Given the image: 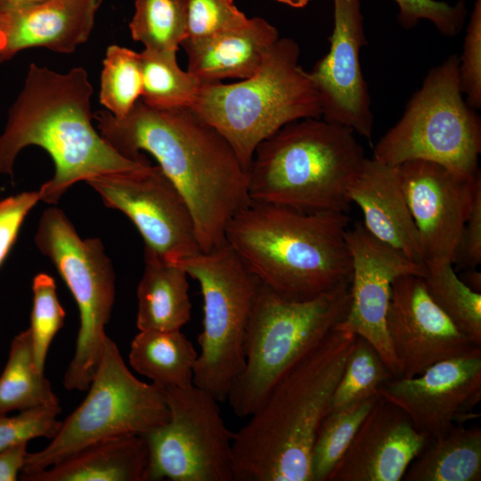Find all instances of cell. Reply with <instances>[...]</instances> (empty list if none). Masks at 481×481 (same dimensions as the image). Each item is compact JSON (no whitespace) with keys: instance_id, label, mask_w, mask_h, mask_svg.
I'll return each instance as SVG.
<instances>
[{"instance_id":"obj_29","label":"cell","mask_w":481,"mask_h":481,"mask_svg":"<svg viewBox=\"0 0 481 481\" xmlns=\"http://www.w3.org/2000/svg\"><path fill=\"white\" fill-rule=\"evenodd\" d=\"M428 295L474 345L481 346V295L456 274L452 263L425 265Z\"/></svg>"},{"instance_id":"obj_11","label":"cell","mask_w":481,"mask_h":481,"mask_svg":"<svg viewBox=\"0 0 481 481\" xmlns=\"http://www.w3.org/2000/svg\"><path fill=\"white\" fill-rule=\"evenodd\" d=\"M70 290L79 311L74 355L64 374L67 390L86 391L98 366L115 301V273L97 238L82 239L62 210L50 207L35 235Z\"/></svg>"},{"instance_id":"obj_40","label":"cell","mask_w":481,"mask_h":481,"mask_svg":"<svg viewBox=\"0 0 481 481\" xmlns=\"http://www.w3.org/2000/svg\"><path fill=\"white\" fill-rule=\"evenodd\" d=\"M459 260L472 269L481 264V181L476 186L453 263Z\"/></svg>"},{"instance_id":"obj_12","label":"cell","mask_w":481,"mask_h":481,"mask_svg":"<svg viewBox=\"0 0 481 481\" xmlns=\"http://www.w3.org/2000/svg\"><path fill=\"white\" fill-rule=\"evenodd\" d=\"M167 421L143 436L147 481H234L233 437L218 401L192 385L162 390Z\"/></svg>"},{"instance_id":"obj_8","label":"cell","mask_w":481,"mask_h":481,"mask_svg":"<svg viewBox=\"0 0 481 481\" xmlns=\"http://www.w3.org/2000/svg\"><path fill=\"white\" fill-rule=\"evenodd\" d=\"M481 153V120L461 88L459 56L432 68L401 118L379 140L373 159L398 166L428 160L474 176Z\"/></svg>"},{"instance_id":"obj_2","label":"cell","mask_w":481,"mask_h":481,"mask_svg":"<svg viewBox=\"0 0 481 481\" xmlns=\"http://www.w3.org/2000/svg\"><path fill=\"white\" fill-rule=\"evenodd\" d=\"M93 91L83 68L59 73L30 63L0 135V174L12 177L15 160L24 148H43L55 170L38 190L40 200L55 205L77 182L150 164L148 159L122 156L94 128Z\"/></svg>"},{"instance_id":"obj_22","label":"cell","mask_w":481,"mask_h":481,"mask_svg":"<svg viewBox=\"0 0 481 481\" xmlns=\"http://www.w3.org/2000/svg\"><path fill=\"white\" fill-rule=\"evenodd\" d=\"M279 38L275 27L254 17L205 39H185L181 45L188 57L187 71L202 85L253 76Z\"/></svg>"},{"instance_id":"obj_4","label":"cell","mask_w":481,"mask_h":481,"mask_svg":"<svg viewBox=\"0 0 481 481\" xmlns=\"http://www.w3.org/2000/svg\"><path fill=\"white\" fill-rule=\"evenodd\" d=\"M346 212L309 213L251 201L225 229V241L260 283L289 300L314 298L351 281Z\"/></svg>"},{"instance_id":"obj_23","label":"cell","mask_w":481,"mask_h":481,"mask_svg":"<svg viewBox=\"0 0 481 481\" xmlns=\"http://www.w3.org/2000/svg\"><path fill=\"white\" fill-rule=\"evenodd\" d=\"M149 453L143 436L128 435L86 446L23 481H147Z\"/></svg>"},{"instance_id":"obj_39","label":"cell","mask_w":481,"mask_h":481,"mask_svg":"<svg viewBox=\"0 0 481 481\" xmlns=\"http://www.w3.org/2000/svg\"><path fill=\"white\" fill-rule=\"evenodd\" d=\"M39 200L38 191L22 192L0 200V267L16 241L25 217Z\"/></svg>"},{"instance_id":"obj_31","label":"cell","mask_w":481,"mask_h":481,"mask_svg":"<svg viewBox=\"0 0 481 481\" xmlns=\"http://www.w3.org/2000/svg\"><path fill=\"white\" fill-rule=\"evenodd\" d=\"M378 395L330 411L323 419L312 451V481H326L346 451Z\"/></svg>"},{"instance_id":"obj_14","label":"cell","mask_w":481,"mask_h":481,"mask_svg":"<svg viewBox=\"0 0 481 481\" xmlns=\"http://www.w3.org/2000/svg\"><path fill=\"white\" fill-rule=\"evenodd\" d=\"M351 256L352 275L347 313L336 327L368 341L393 374L400 375L387 329V314L393 281L413 273L423 277L426 268L371 234L356 222L346 232Z\"/></svg>"},{"instance_id":"obj_18","label":"cell","mask_w":481,"mask_h":481,"mask_svg":"<svg viewBox=\"0 0 481 481\" xmlns=\"http://www.w3.org/2000/svg\"><path fill=\"white\" fill-rule=\"evenodd\" d=\"M387 329L399 365L398 378H412L434 363L474 345L435 304L420 275L408 273L392 283Z\"/></svg>"},{"instance_id":"obj_41","label":"cell","mask_w":481,"mask_h":481,"mask_svg":"<svg viewBox=\"0 0 481 481\" xmlns=\"http://www.w3.org/2000/svg\"><path fill=\"white\" fill-rule=\"evenodd\" d=\"M28 443L0 451V481H15L20 477L29 453Z\"/></svg>"},{"instance_id":"obj_9","label":"cell","mask_w":481,"mask_h":481,"mask_svg":"<svg viewBox=\"0 0 481 481\" xmlns=\"http://www.w3.org/2000/svg\"><path fill=\"white\" fill-rule=\"evenodd\" d=\"M86 391L83 402L61 421L51 442L42 450L28 453L20 474L45 469L105 439L128 435L143 436L165 424L169 417L163 391L137 379L108 336Z\"/></svg>"},{"instance_id":"obj_26","label":"cell","mask_w":481,"mask_h":481,"mask_svg":"<svg viewBox=\"0 0 481 481\" xmlns=\"http://www.w3.org/2000/svg\"><path fill=\"white\" fill-rule=\"evenodd\" d=\"M405 481H480L481 429L454 425L428 440L408 467Z\"/></svg>"},{"instance_id":"obj_13","label":"cell","mask_w":481,"mask_h":481,"mask_svg":"<svg viewBox=\"0 0 481 481\" xmlns=\"http://www.w3.org/2000/svg\"><path fill=\"white\" fill-rule=\"evenodd\" d=\"M106 207L124 213L145 246L177 264L201 251L192 212L179 191L158 166L109 173L86 181Z\"/></svg>"},{"instance_id":"obj_16","label":"cell","mask_w":481,"mask_h":481,"mask_svg":"<svg viewBox=\"0 0 481 481\" xmlns=\"http://www.w3.org/2000/svg\"><path fill=\"white\" fill-rule=\"evenodd\" d=\"M419 233L425 265L453 263L480 171L462 176L437 163L410 160L397 166Z\"/></svg>"},{"instance_id":"obj_15","label":"cell","mask_w":481,"mask_h":481,"mask_svg":"<svg viewBox=\"0 0 481 481\" xmlns=\"http://www.w3.org/2000/svg\"><path fill=\"white\" fill-rule=\"evenodd\" d=\"M378 396L403 410L428 440L470 419L481 399V346L429 366L412 378H393Z\"/></svg>"},{"instance_id":"obj_20","label":"cell","mask_w":481,"mask_h":481,"mask_svg":"<svg viewBox=\"0 0 481 481\" xmlns=\"http://www.w3.org/2000/svg\"><path fill=\"white\" fill-rule=\"evenodd\" d=\"M102 0H47L2 12L0 62L31 47L71 53L86 42Z\"/></svg>"},{"instance_id":"obj_24","label":"cell","mask_w":481,"mask_h":481,"mask_svg":"<svg viewBox=\"0 0 481 481\" xmlns=\"http://www.w3.org/2000/svg\"><path fill=\"white\" fill-rule=\"evenodd\" d=\"M189 275L145 246L144 270L137 287L139 330H181L191 319Z\"/></svg>"},{"instance_id":"obj_45","label":"cell","mask_w":481,"mask_h":481,"mask_svg":"<svg viewBox=\"0 0 481 481\" xmlns=\"http://www.w3.org/2000/svg\"><path fill=\"white\" fill-rule=\"evenodd\" d=\"M2 28V12H0V31Z\"/></svg>"},{"instance_id":"obj_28","label":"cell","mask_w":481,"mask_h":481,"mask_svg":"<svg viewBox=\"0 0 481 481\" xmlns=\"http://www.w3.org/2000/svg\"><path fill=\"white\" fill-rule=\"evenodd\" d=\"M140 57L143 75L141 97L146 105L160 110L192 107L201 84L179 67L175 51L144 49Z\"/></svg>"},{"instance_id":"obj_38","label":"cell","mask_w":481,"mask_h":481,"mask_svg":"<svg viewBox=\"0 0 481 481\" xmlns=\"http://www.w3.org/2000/svg\"><path fill=\"white\" fill-rule=\"evenodd\" d=\"M461 92L469 106L481 108V0H475L459 57Z\"/></svg>"},{"instance_id":"obj_19","label":"cell","mask_w":481,"mask_h":481,"mask_svg":"<svg viewBox=\"0 0 481 481\" xmlns=\"http://www.w3.org/2000/svg\"><path fill=\"white\" fill-rule=\"evenodd\" d=\"M427 442L403 410L378 396L326 481H400Z\"/></svg>"},{"instance_id":"obj_6","label":"cell","mask_w":481,"mask_h":481,"mask_svg":"<svg viewBox=\"0 0 481 481\" xmlns=\"http://www.w3.org/2000/svg\"><path fill=\"white\" fill-rule=\"evenodd\" d=\"M299 56L294 39L279 38L257 73L232 84H202L191 108L227 140L248 170L257 146L282 126L322 118L319 94Z\"/></svg>"},{"instance_id":"obj_17","label":"cell","mask_w":481,"mask_h":481,"mask_svg":"<svg viewBox=\"0 0 481 481\" xmlns=\"http://www.w3.org/2000/svg\"><path fill=\"white\" fill-rule=\"evenodd\" d=\"M333 5L330 49L308 73L320 97L322 118L370 139L373 114L360 63L366 45L360 0H333Z\"/></svg>"},{"instance_id":"obj_36","label":"cell","mask_w":481,"mask_h":481,"mask_svg":"<svg viewBox=\"0 0 481 481\" xmlns=\"http://www.w3.org/2000/svg\"><path fill=\"white\" fill-rule=\"evenodd\" d=\"M61 412L37 407L20 411L12 416L0 415V451L37 437L52 439L61 424L57 419Z\"/></svg>"},{"instance_id":"obj_35","label":"cell","mask_w":481,"mask_h":481,"mask_svg":"<svg viewBox=\"0 0 481 481\" xmlns=\"http://www.w3.org/2000/svg\"><path fill=\"white\" fill-rule=\"evenodd\" d=\"M186 39L192 41L239 27L249 19L233 0H186Z\"/></svg>"},{"instance_id":"obj_34","label":"cell","mask_w":481,"mask_h":481,"mask_svg":"<svg viewBox=\"0 0 481 481\" xmlns=\"http://www.w3.org/2000/svg\"><path fill=\"white\" fill-rule=\"evenodd\" d=\"M33 305L30 314V333L36 366L45 371L50 346L62 328L65 311L59 302L54 279L45 273H37L32 281Z\"/></svg>"},{"instance_id":"obj_32","label":"cell","mask_w":481,"mask_h":481,"mask_svg":"<svg viewBox=\"0 0 481 481\" xmlns=\"http://www.w3.org/2000/svg\"><path fill=\"white\" fill-rule=\"evenodd\" d=\"M140 53L116 45L106 50L101 75L100 102L117 118L126 116L142 96Z\"/></svg>"},{"instance_id":"obj_43","label":"cell","mask_w":481,"mask_h":481,"mask_svg":"<svg viewBox=\"0 0 481 481\" xmlns=\"http://www.w3.org/2000/svg\"><path fill=\"white\" fill-rule=\"evenodd\" d=\"M463 282L471 289L479 292L481 289V275L480 273L475 270H470L466 275V281Z\"/></svg>"},{"instance_id":"obj_30","label":"cell","mask_w":481,"mask_h":481,"mask_svg":"<svg viewBox=\"0 0 481 481\" xmlns=\"http://www.w3.org/2000/svg\"><path fill=\"white\" fill-rule=\"evenodd\" d=\"M131 36L144 49L177 52L187 37L186 0H135Z\"/></svg>"},{"instance_id":"obj_27","label":"cell","mask_w":481,"mask_h":481,"mask_svg":"<svg viewBox=\"0 0 481 481\" xmlns=\"http://www.w3.org/2000/svg\"><path fill=\"white\" fill-rule=\"evenodd\" d=\"M37 407L61 410L51 384L36 366L29 329L12 338L0 375V415Z\"/></svg>"},{"instance_id":"obj_44","label":"cell","mask_w":481,"mask_h":481,"mask_svg":"<svg viewBox=\"0 0 481 481\" xmlns=\"http://www.w3.org/2000/svg\"><path fill=\"white\" fill-rule=\"evenodd\" d=\"M294 8H302L308 4L311 0H275Z\"/></svg>"},{"instance_id":"obj_42","label":"cell","mask_w":481,"mask_h":481,"mask_svg":"<svg viewBox=\"0 0 481 481\" xmlns=\"http://www.w3.org/2000/svg\"><path fill=\"white\" fill-rule=\"evenodd\" d=\"M47 0H0V12L26 8Z\"/></svg>"},{"instance_id":"obj_1","label":"cell","mask_w":481,"mask_h":481,"mask_svg":"<svg viewBox=\"0 0 481 481\" xmlns=\"http://www.w3.org/2000/svg\"><path fill=\"white\" fill-rule=\"evenodd\" d=\"M102 137L119 154L145 160L150 153L185 200L202 252L225 243L229 221L250 202L249 170L214 127L191 109L160 110L139 100L117 118L94 114Z\"/></svg>"},{"instance_id":"obj_10","label":"cell","mask_w":481,"mask_h":481,"mask_svg":"<svg viewBox=\"0 0 481 481\" xmlns=\"http://www.w3.org/2000/svg\"><path fill=\"white\" fill-rule=\"evenodd\" d=\"M175 265L197 281L203 299L193 384L225 402L245 364V335L259 281L226 241Z\"/></svg>"},{"instance_id":"obj_3","label":"cell","mask_w":481,"mask_h":481,"mask_svg":"<svg viewBox=\"0 0 481 481\" xmlns=\"http://www.w3.org/2000/svg\"><path fill=\"white\" fill-rule=\"evenodd\" d=\"M356 338L335 327L280 379L234 432V481H312L314 441Z\"/></svg>"},{"instance_id":"obj_37","label":"cell","mask_w":481,"mask_h":481,"mask_svg":"<svg viewBox=\"0 0 481 481\" xmlns=\"http://www.w3.org/2000/svg\"><path fill=\"white\" fill-rule=\"evenodd\" d=\"M399 8L398 20L404 29H412L421 20H429L437 30L454 37L462 29L467 9L461 1L451 5L436 0H395Z\"/></svg>"},{"instance_id":"obj_25","label":"cell","mask_w":481,"mask_h":481,"mask_svg":"<svg viewBox=\"0 0 481 481\" xmlns=\"http://www.w3.org/2000/svg\"><path fill=\"white\" fill-rule=\"evenodd\" d=\"M198 353L181 330H139L130 345L131 367L161 390L193 384Z\"/></svg>"},{"instance_id":"obj_21","label":"cell","mask_w":481,"mask_h":481,"mask_svg":"<svg viewBox=\"0 0 481 481\" xmlns=\"http://www.w3.org/2000/svg\"><path fill=\"white\" fill-rule=\"evenodd\" d=\"M348 197L361 208L363 225L371 234L425 266L397 166L366 158L348 189Z\"/></svg>"},{"instance_id":"obj_7","label":"cell","mask_w":481,"mask_h":481,"mask_svg":"<svg viewBox=\"0 0 481 481\" xmlns=\"http://www.w3.org/2000/svg\"><path fill=\"white\" fill-rule=\"evenodd\" d=\"M349 303L350 282L300 301L259 282L245 335V364L227 397L234 414L252 415L280 379L343 321Z\"/></svg>"},{"instance_id":"obj_33","label":"cell","mask_w":481,"mask_h":481,"mask_svg":"<svg viewBox=\"0 0 481 481\" xmlns=\"http://www.w3.org/2000/svg\"><path fill=\"white\" fill-rule=\"evenodd\" d=\"M393 378L375 348L357 336L335 389L331 411L378 395L379 387Z\"/></svg>"},{"instance_id":"obj_5","label":"cell","mask_w":481,"mask_h":481,"mask_svg":"<svg viewBox=\"0 0 481 481\" xmlns=\"http://www.w3.org/2000/svg\"><path fill=\"white\" fill-rule=\"evenodd\" d=\"M365 159L347 127L322 118L290 122L256 149L250 200L309 213L346 212L348 189Z\"/></svg>"}]
</instances>
